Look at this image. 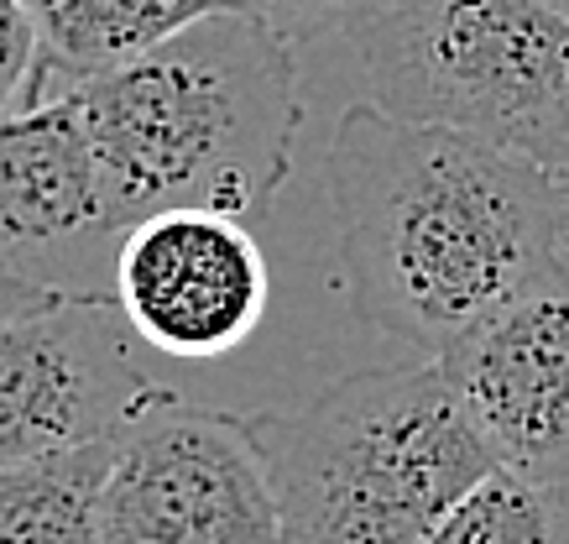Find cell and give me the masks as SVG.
Returning a JSON list of instances; mask_svg holds the SVG:
<instances>
[{
  "instance_id": "cell-1",
  "label": "cell",
  "mask_w": 569,
  "mask_h": 544,
  "mask_svg": "<svg viewBox=\"0 0 569 544\" xmlns=\"http://www.w3.org/2000/svg\"><path fill=\"white\" fill-rule=\"evenodd\" d=\"M325 178L350 309L429 356L569 246V184L371 100L340 116Z\"/></svg>"
},
{
  "instance_id": "cell-2",
  "label": "cell",
  "mask_w": 569,
  "mask_h": 544,
  "mask_svg": "<svg viewBox=\"0 0 569 544\" xmlns=\"http://www.w3.org/2000/svg\"><path fill=\"white\" fill-rule=\"evenodd\" d=\"M58 100L84 126L116 230L168 210L257 215L288 184L303 121L293 37L230 6Z\"/></svg>"
},
{
  "instance_id": "cell-3",
  "label": "cell",
  "mask_w": 569,
  "mask_h": 544,
  "mask_svg": "<svg viewBox=\"0 0 569 544\" xmlns=\"http://www.w3.org/2000/svg\"><path fill=\"white\" fill-rule=\"evenodd\" d=\"M282 544H423L501 472L439 362L340 377L303 414H257Z\"/></svg>"
},
{
  "instance_id": "cell-4",
  "label": "cell",
  "mask_w": 569,
  "mask_h": 544,
  "mask_svg": "<svg viewBox=\"0 0 569 544\" xmlns=\"http://www.w3.org/2000/svg\"><path fill=\"white\" fill-rule=\"evenodd\" d=\"M350 42L371 106L569 184V17L553 0H387Z\"/></svg>"
},
{
  "instance_id": "cell-5",
  "label": "cell",
  "mask_w": 569,
  "mask_h": 544,
  "mask_svg": "<svg viewBox=\"0 0 569 544\" xmlns=\"http://www.w3.org/2000/svg\"><path fill=\"white\" fill-rule=\"evenodd\" d=\"M100 544H282L257 414L162 393L110 439Z\"/></svg>"
},
{
  "instance_id": "cell-6",
  "label": "cell",
  "mask_w": 569,
  "mask_h": 544,
  "mask_svg": "<svg viewBox=\"0 0 569 544\" xmlns=\"http://www.w3.org/2000/svg\"><path fill=\"white\" fill-rule=\"evenodd\" d=\"M162 387L116 294H48L0 319V466L116 439Z\"/></svg>"
},
{
  "instance_id": "cell-7",
  "label": "cell",
  "mask_w": 569,
  "mask_h": 544,
  "mask_svg": "<svg viewBox=\"0 0 569 544\" xmlns=\"http://www.w3.org/2000/svg\"><path fill=\"white\" fill-rule=\"evenodd\" d=\"M497 456L528 482L569 476V246L433 356Z\"/></svg>"
},
{
  "instance_id": "cell-8",
  "label": "cell",
  "mask_w": 569,
  "mask_h": 544,
  "mask_svg": "<svg viewBox=\"0 0 569 544\" xmlns=\"http://www.w3.org/2000/svg\"><path fill=\"white\" fill-rule=\"evenodd\" d=\"M116 304L141 346L178 362H220L272 309L267 251L236 215H147L116 241Z\"/></svg>"
},
{
  "instance_id": "cell-9",
  "label": "cell",
  "mask_w": 569,
  "mask_h": 544,
  "mask_svg": "<svg viewBox=\"0 0 569 544\" xmlns=\"http://www.w3.org/2000/svg\"><path fill=\"white\" fill-rule=\"evenodd\" d=\"M121 230L104 210L100 168L69 100H42L0 121V273L32 288H69V273Z\"/></svg>"
},
{
  "instance_id": "cell-10",
  "label": "cell",
  "mask_w": 569,
  "mask_h": 544,
  "mask_svg": "<svg viewBox=\"0 0 569 544\" xmlns=\"http://www.w3.org/2000/svg\"><path fill=\"white\" fill-rule=\"evenodd\" d=\"M37 32L32 106L157 48L189 21L220 11V0H21Z\"/></svg>"
},
{
  "instance_id": "cell-11",
  "label": "cell",
  "mask_w": 569,
  "mask_h": 544,
  "mask_svg": "<svg viewBox=\"0 0 569 544\" xmlns=\"http://www.w3.org/2000/svg\"><path fill=\"white\" fill-rule=\"evenodd\" d=\"M104 466L110 439L0 466V544H100Z\"/></svg>"
},
{
  "instance_id": "cell-12",
  "label": "cell",
  "mask_w": 569,
  "mask_h": 544,
  "mask_svg": "<svg viewBox=\"0 0 569 544\" xmlns=\"http://www.w3.org/2000/svg\"><path fill=\"white\" fill-rule=\"evenodd\" d=\"M423 544H569V476L528 482L491 472Z\"/></svg>"
},
{
  "instance_id": "cell-13",
  "label": "cell",
  "mask_w": 569,
  "mask_h": 544,
  "mask_svg": "<svg viewBox=\"0 0 569 544\" xmlns=\"http://www.w3.org/2000/svg\"><path fill=\"white\" fill-rule=\"evenodd\" d=\"M230 11H251V17L272 21L277 32L303 37V32H356L371 21L387 0H220Z\"/></svg>"
},
{
  "instance_id": "cell-14",
  "label": "cell",
  "mask_w": 569,
  "mask_h": 544,
  "mask_svg": "<svg viewBox=\"0 0 569 544\" xmlns=\"http://www.w3.org/2000/svg\"><path fill=\"white\" fill-rule=\"evenodd\" d=\"M37 32L21 0H0V121L32 106Z\"/></svg>"
},
{
  "instance_id": "cell-15",
  "label": "cell",
  "mask_w": 569,
  "mask_h": 544,
  "mask_svg": "<svg viewBox=\"0 0 569 544\" xmlns=\"http://www.w3.org/2000/svg\"><path fill=\"white\" fill-rule=\"evenodd\" d=\"M48 294H58V288H32V283L6 278V273H0V319L21 315V309H32V304H42Z\"/></svg>"
},
{
  "instance_id": "cell-16",
  "label": "cell",
  "mask_w": 569,
  "mask_h": 544,
  "mask_svg": "<svg viewBox=\"0 0 569 544\" xmlns=\"http://www.w3.org/2000/svg\"><path fill=\"white\" fill-rule=\"evenodd\" d=\"M553 6H559V11H565V17H569V0H553Z\"/></svg>"
}]
</instances>
